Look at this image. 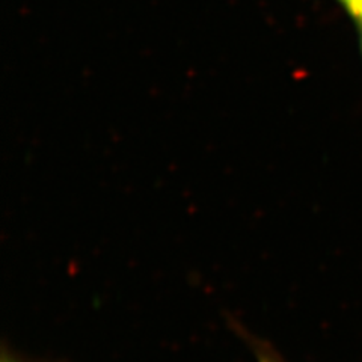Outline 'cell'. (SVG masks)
<instances>
[{"label":"cell","instance_id":"obj_3","mask_svg":"<svg viewBox=\"0 0 362 362\" xmlns=\"http://www.w3.org/2000/svg\"><path fill=\"white\" fill-rule=\"evenodd\" d=\"M358 26H359V33H361V45H362V20H358Z\"/></svg>","mask_w":362,"mask_h":362},{"label":"cell","instance_id":"obj_4","mask_svg":"<svg viewBox=\"0 0 362 362\" xmlns=\"http://www.w3.org/2000/svg\"><path fill=\"white\" fill-rule=\"evenodd\" d=\"M4 362H14V361H4Z\"/></svg>","mask_w":362,"mask_h":362},{"label":"cell","instance_id":"obj_1","mask_svg":"<svg viewBox=\"0 0 362 362\" xmlns=\"http://www.w3.org/2000/svg\"><path fill=\"white\" fill-rule=\"evenodd\" d=\"M356 20H362V0H341Z\"/></svg>","mask_w":362,"mask_h":362},{"label":"cell","instance_id":"obj_2","mask_svg":"<svg viewBox=\"0 0 362 362\" xmlns=\"http://www.w3.org/2000/svg\"><path fill=\"white\" fill-rule=\"evenodd\" d=\"M258 359H259V362H276V359L272 358L267 352H264V350L258 352Z\"/></svg>","mask_w":362,"mask_h":362}]
</instances>
